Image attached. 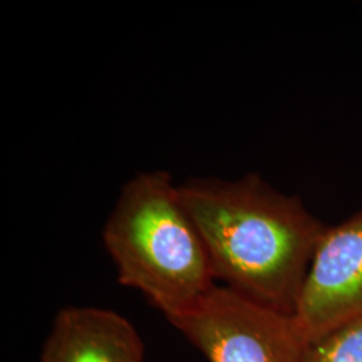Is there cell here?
I'll list each match as a JSON object with an SVG mask.
<instances>
[{
	"instance_id": "obj_1",
	"label": "cell",
	"mask_w": 362,
	"mask_h": 362,
	"mask_svg": "<svg viewBox=\"0 0 362 362\" xmlns=\"http://www.w3.org/2000/svg\"><path fill=\"white\" fill-rule=\"evenodd\" d=\"M181 200L207 248L216 281L275 310L294 314L325 227L294 194L259 175L194 177Z\"/></svg>"
},
{
	"instance_id": "obj_2",
	"label": "cell",
	"mask_w": 362,
	"mask_h": 362,
	"mask_svg": "<svg viewBox=\"0 0 362 362\" xmlns=\"http://www.w3.org/2000/svg\"><path fill=\"white\" fill-rule=\"evenodd\" d=\"M103 238L119 284L143 293L168 321L216 286L206 245L168 172L132 177Z\"/></svg>"
},
{
	"instance_id": "obj_3",
	"label": "cell",
	"mask_w": 362,
	"mask_h": 362,
	"mask_svg": "<svg viewBox=\"0 0 362 362\" xmlns=\"http://www.w3.org/2000/svg\"><path fill=\"white\" fill-rule=\"evenodd\" d=\"M169 322L209 362H302L309 342L293 314L215 286Z\"/></svg>"
},
{
	"instance_id": "obj_4",
	"label": "cell",
	"mask_w": 362,
	"mask_h": 362,
	"mask_svg": "<svg viewBox=\"0 0 362 362\" xmlns=\"http://www.w3.org/2000/svg\"><path fill=\"white\" fill-rule=\"evenodd\" d=\"M293 315L309 344L361 321L362 208L325 228Z\"/></svg>"
},
{
	"instance_id": "obj_5",
	"label": "cell",
	"mask_w": 362,
	"mask_h": 362,
	"mask_svg": "<svg viewBox=\"0 0 362 362\" xmlns=\"http://www.w3.org/2000/svg\"><path fill=\"white\" fill-rule=\"evenodd\" d=\"M39 362H145L141 338L118 313L66 308L57 315Z\"/></svg>"
},
{
	"instance_id": "obj_6",
	"label": "cell",
	"mask_w": 362,
	"mask_h": 362,
	"mask_svg": "<svg viewBox=\"0 0 362 362\" xmlns=\"http://www.w3.org/2000/svg\"><path fill=\"white\" fill-rule=\"evenodd\" d=\"M302 362H362V320L310 342Z\"/></svg>"
}]
</instances>
